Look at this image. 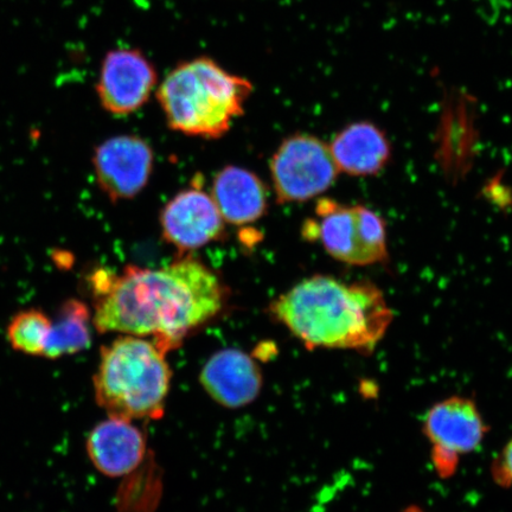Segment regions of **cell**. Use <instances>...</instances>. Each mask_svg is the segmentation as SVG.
<instances>
[{"label":"cell","mask_w":512,"mask_h":512,"mask_svg":"<svg viewBox=\"0 0 512 512\" xmlns=\"http://www.w3.org/2000/svg\"><path fill=\"white\" fill-rule=\"evenodd\" d=\"M91 287L100 334L151 337L165 352L178 348L224 304L219 277L190 256L158 270L127 266L118 274L102 268L92 275Z\"/></svg>","instance_id":"6da1fadb"},{"label":"cell","mask_w":512,"mask_h":512,"mask_svg":"<svg viewBox=\"0 0 512 512\" xmlns=\"http://www.w3.org/2000/svg\"><path fill=\"white\" fill-rule=\"evenodd\" d=\"M307 349L349 350L370 355L393 323L394 312L379 286L317 274L294 285L271 305Z\"/></svg>","instance_id":"7a4b0ae2"},{"label":"cell","mask_w":512,"mask_h":512,"mask_svg":"<svg viewBox=\"0 0 512 512\" xmlns=\"http://www.w3.org/2000/svg\"><path fill=\"white\" fill-rule=\"evenodd\" d=\"M252 92L251 82L201 57L172 70L157 98L171 130L219 139L241 117Z\"/></svg>","instance_id":"3957f363"},{"label":"cell","mask_w":512,"mask_h":512,"mask_svg":"<svg viewBox=\"0 0 512 512\" xmlns=\"http://www.w3.org/2000/svg\"><path fill=\"white\" fill-rule=\"evenodd\" d=\"M166 354L152 339L130 335L102 348L93 380L98 405L112 418H162L172 376Z\"/></svg>","instance_id":"277c9868"},{"label":"cell","mask_w":512,"mask_h":512,"mask_svg":"<svg viewBox=\"0 0 512 512\" xmlns=\"http://www.w3.org/2000/svg\"><path fill=\"white\" fill-rule=\"evenodd\" d=\"M316 220H306L305 240L319 241L331 258L349 266H371L388 259L387 224L362 204L319 200Z\"/></svg>","instance_id":"5b68a950"},{"label":"cell","mask_w":512,"mask_h":512,"mask_svg":"<svg viewBox=\"0 0 512 512\" xmlns=\"http://www.w3.org/2000/svg\"><path fill=\"white\" fill-rule=\"evenodd\" d=\"M270 168L281 204L313 200L329 190L339 175L330 145L307 133L286 138L275 151Z\"/></svg>","instance_id":"8992f818"},{"label":"cell","mask_w":512,"mask_h":512,"mask_svg":"<svg viewBox=\"0 0 512 512\" xmlns=\"http://www.w3.org/2000/svg\"><path fill=\"white\" fill-rule=\"evenodd\" d=\"M431 446V462L441 479L456 475L462 458L476 452L488 435L477 403L465 396H451L430 408L422 425Z\"/></svg>","instance_id":"52a82bcc"},{"label":"cell","mask_w":512,"mask_h":512,"mask_svg":"<svg viewBox=\"0 0 512 512\" xmlns=\"http://www.w3.org/2000/svg\"><path fill=\"white\" fill-rule=\"evenodd\" d=\"M96 181L113 203L132 200L142 192L153 171L152 147L138 136H117L96 147Z\"/></svg>","instance_id":"ba28073f"},{"label":"cell","mask_w":512,"mask_h":512,"mask_svg":"<svg viewBox=\"0 0 512 512\" xmlns=\"http://www.w3.org/2000/svg\"><path fill=\"white\" fill-rule=\"evenodd\" d=\"M156 85V69L142 51L117 49L102 62L96 92L106 112L125 117L146 104Z\"/></svg>","instance_id":"9c48e42d"},{"label":"cell","mask_w":512,"mask_h":512,"mask_svg":"<svg viewBox=\"0 0 512 512\" xmlns=\"http://www.w3.org/2000/svg\"><path fill=\"white\" fill-rule=\"evenodd\" d=\"M163 239L179 252H192L220 240L224 220L211 195L200 185L185 189L160 215Z\"/></svg>","instance_id":"30bf717a"},{"label":"cell","mask_w":512,"mask_h":512,"mask_svg":"<svg viewBox=\"0 0 512 512\" xmlns=\"http://www.w3.org/2000/svg\"><path fill=\"white\" fill-rule=\"evenodd\" d=\"M210 398L226 408H242L258 398L262 374L254 358L239 349H224L211 356L200 375Z\"/></svg>","instance_id":"8fae6325"},{"label":"cell","mask_w":512,"mask_h":512,"mask_svg":"<svg viewBox=\"0 0 512 512\" xmlns=\"http://www.w3.org/2000/svg\"><path fill=\"white\" fill-rule=\"evenodd\" d=\"M87 453L96 469L105 476H126L142 464L146 438L133 421L110 416L89 433Z\"/></svg>","instance_id":"7c38bea8"},{"label":"cell","mask_w":512,"mask_h":512,"mask_svg":"<svg viewBox=\"0 0 512 512\" xmlns=\"http://www.w3.org/2000/svg\"><path fill=\"white\" fill-rule=\"evenodd\" d=\"M339 172L354 177L379 175L392 158L387 134L370 121H358L338 132L330 145Z\"/></svg>","instance_id":"4fadbf2b"},{"label":"cell","mask_w":512,"mask_h":512,"mask_svg":"<svg viewBox=\"0 0 512 512\" xmlns=\"http://www.w3.org/2000/svg\"><path fill=\"white\" fill-rule=\"evenodd\" d=\"M223 220L243 226L261 219L268 209V190L254 172L240 166H226L217 172L211 190Z\"/></svg>","instance_id":"5bb4252c"},{"label":"cell","mask_w":512,"mask_h":512,"mask_svg":"<svg viewBox=\"0 0 512 512\" xmlns=\"http://www.w3.org/2000/svg\"><path fill=\"white\" fill-rule=\"evenodd\" d=\"M92 320L91 311L85 303L79 299L67 300L51 323L43 357L57 360V358L78 354L91 347Z\"/></svg>","instance_id":"9a60e30c"},{"label":"cell","mask_w":512,"mask_h":512,"mask_svg":"<svg viewBox=\"0 0 512 512\" xmlns=\"http://www.w3.org/2000/svg\"><path fill=\"white\" fill-rule=\"evenodd\" d=\"M46 313L37 309L17 313L8 326L11 347L25 355L43 356L51 330Z\"/></svg>","instance_id":"2e32d148"},{"label":"cell","mask_w":512,"mask_h":512,"mask_svg":"<svg viewBox=\"0 0 512 512\" xmlns=\"http://www.w3.org/2000/svg\"><path fill=\"white\" fill-rule=\"evenodd\" d=\"M492 477L502 488L512 490V439L492 463Z\"/></svg>","instance_id":"e0dca14e"},{"label":"cell","mask_w":512,"mask_h":512,"mask_svg":"<svg viewBox=\"0 0 512 512\" xmlns=\"http://www.w3.org/2000/svg\"><path fill=\"white\" fill-rule=\"evenodd\" d=\"M401 512H425L420 507H416V505H411V507L402 510Z\"/></svg>","instance_id":"ac0fdd59"}]
</instances>
